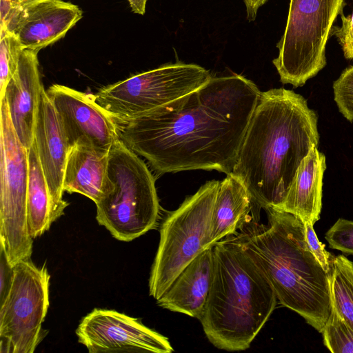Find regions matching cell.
Instances as JSON below:
<instances>
[{"instance_id":"obj_25","label":"cell","mask_w":353,"mask_h":353,"mask_svg":"<svg viewBox=\"0 0 353 353\" xmlns=\"http://www.w3.org/2000/svg\"><path fill=\"white\" fill-rule=\"evenodd\" d=\"M325 238L330 248L353 254V221L339 219L327 231Z\"/></svg>"},{"instance_id":"obj_23","label":"cell","mask_w":353,"mask_h":353,"mask_svg":"<svg viewBox=\"0 0 353 353\" xmlns=\"http://www.w3.org/2000/svg\"><path fill=\"white\" fill-rule=\"evenodd\" d=\"M24 48L18 39L7 30H1L0 42V92L3 95L6 86L14 74L21 52Z\"/></svg>"},{"instance_id":"obj_12","label":"cell","mask_w":353,"mask_h":353,"mask_svg":"<svg viewBox=\"0 0 353 353\" xmlns=\"http://www.w3.org/2000/svg\"><path fill=\"white\" fill-rule=\"evenodd\" d=\"M76 334L90 353H170L165 336L137 319L112 310L94 309L80 321Z\"/></svg>"},{"instance_id":"obj_19","label":"cell","mask_w":353,"mask_h":353,"mask_svg":"<svg viewBox=\"0 0 353 353\" xmlns=\"http://www.w3.org/2000/svg\"><path fill=\"white\" fill-rule=\"evenodd\" d=\"M108 153L77 145L70 150L63 178V191L79 193L95 203L104 186Z\"/></svg>"},{"instance_id":"obj_5","label":"cell","mask_w":353,"mask_h":353,"mask_svg":"<svg viewBox=\"0 0 353 353\" xmlns=\"http://www.w3.org/2000/svg\"><path fill=\"white\" fill-rule=\"evenodd\" d=\"M96 219L116 239L131 241L154 229L159 203L154 176L144 161L119 139L108 154Z\"/></svg>"},{"instance_id":"obj_31","label":"cell","mask_w":353,"mask_h":353,"mask_svg":"<svg viewBox=\"0 0 353 353\" xmlns=\"http://www.w3.org/2000/svg\"><path fill=\"white\" fill-rule=\"evenodd\" d=\"M41 1V0H21L20 5L25 6V5H27V4H29L31 3H34L36 1Z\"/></svg>"},{"instance_id":"obj_26","label":"cell","mask_w":353,"mask_h":353,"mask_svg":"<svg viewBox=\"0 0 353 353\" xmlns=\"http://www.w3.org/2000/svg\"><path fill=\"white\" fill-rule=\"evenodd\" d=\"M304 225L306 242L310 251L321 264L323 270L327 274H330L334 257L325 250V245L319 241L313 228L314 225L309 223H304Z\"/></svg>"},{"instance_id":"obj_11","label":"cell","mask_w":353,"mask_h":353,"mask_svg":"<svg viewBox=\"0 0 353 353\" xmlns=\"http://www.w3.org/2000/svg\"><path fill=\"white\" fill-rule=\"evenodd\" d=\"M46 93L70 150L83 145L108 153L119 139L115 121L96 101L94 94L60 84L52 85Z\"/></svg>"},{"instance_id":"obj_14","label":"cell","mask_w":353,"mask_h":353,"mask_svg":"<svg viewBox=\"0 0 353 353\" xmlns=\"http://www.w3.org/2000/svg\"><path fill=\"white\" fill-rule=\"evenodd\" d=\"M34 140L58 219L68 203L63 199V178L70 148L56 110L44 88L37 111Z\"/></svg>"},{"instance_id":"obj_9","label":"cell","mask_w":353,"mask_h":353,"mask_svg":"<svg viewBox=\"0 0 353 353\" xmlns=\"http://www.w3.org/2000/svg\"><path fill=\"white\" fill-rule=\"evenodd\" d=\"M0 245L14 266L30 259L33 239L28 230V149L19 141L7 103L1 99Z\"/></svg>"},{"instance_id":"obj_24","label":"cell","mask_w":353,"mask_h":353,"mask_svg":"<svg viewBox=\"0 0 353 353\" xmlns=\"http://www.w3.org/2000/svg\"><path fill=\"white\" fill-rule=\"evenodd\" d=\"M334 101L340 112L353 122V65L347 68L334 82Z\"/></svg>"},{"instance_id":"obj_13","label":"cell","mask_w":353,"mask_h":353,"mask_svg":"<svg viewBox=\"0 0 353 353\" xmlns=\"http://www.w3.org/2000/svg\"><path fill=\"white\" fill-rule=\"evenodd\" d=\"M83 17L76 5L62 0H41L19 5L6 30L25 49L39 51L64 37Z\"/></svg>"},{"instance_id":"obj_30","label":"cell","mask_w":353,"mask_h":353,"mask_svg":"<svg viewBox=\"0 0 353 353\" xmlns=\"http://www.w3.org/2000/svg\"><path fill=\"white\" fill-rule=\"evenodd\" d=\"M132 11L134 13L143 15L145 12L147 0H128Z\"/></svg>"},{"instance_id":"obj_6","label":"cell","mask_w":353,"mask_h":353,"mask_svg":"<svg viewBox=\"0 0 353 353\" xmlns=\"http://www.w3.org/2000/svg\"><path fill=\"white\" fill-rule=\"evenodd\" d=\"M219 185L216 180L206 182L162 222L149 279V294L155 300L199 254L213 245L210 228Z\"/></svg>"},{"instance_id":"obj_17","label":"cell","mask_w":353,"mask_h":353,"mask_svg":"<svg viewBox=\"0 0 353 353\" xmlns=\"http://www.w3.org/2000/svg\"><path fill=\"white\" fill-rule=\"evenodd\" d=\"M325 169V155L313 145L300 163L283 203L277 208L314 225L320 219Z\"/></svg>"},{"instance_id":"obj_3","label":"cell","mask_w":353,"mask_h":353,"mask_svg":"<svg viewBox=\"0 0 353 353\" xmlns=\"http://www.w3.org/2000/svg\"><path fill=\"white\" fill-rule=\"evenodd\" d=\"M265 210L268 225L252 219L239 235L279 303L321 333L332 310L329 274L310 251L301 219L277 208Z\"/></svg>"},{"instance_id":"obj_7","label":"cell","mask_w":353,"mask_h":353,"mask_svg":"<svg viewBox=\"0 0 353 353\" xmlns=\"http://www.w3.org/2000/svg\"><path fill=\"white\" fill-rule=\"evenodd\" d=\"M344 0H290L284 32L273 59L280 81L297 88L326 65L325 47Z\"/></svg>"},{"instance_id":"obj_10","label":"cell","mask_w":353,"mask_h":353,"mask_svg":"<svg viewBox=\"0 0 353 353\" xmlns=\"http://www.w3.org/2000/svg\"><path fill=\"white\" fill-rule=\"evenodd\" d=\"M13 268L9 293L0 305V352L32 353L45 337L41 324L50 305V275L30 259Z\"/></svg>"},{"instance_id":"obj_28","label":"cell","mask_w":353,"mask_h":353,"mask_svg":"<svg viewBox=\"0 0 353 353\" xmlns=\"http://www.w3.org/2000/svg\"><path fill=\"white\" fill-rule=\"evenodd\" d=\"M13 267L0 245V305L4 302L9 293L14 276Z\"/></svg>"},{"instance_id":"obj_4","label":"cell","mask_w":353,"mask_h":353,"mask_svg":"<svg viewBox=\"0 0 353 353\" xmlns=\"http://www.w3.org/2000/svg\"><path fill=\"white\" fill-rule=\"evenodd\" d=\"M213 252L212 283L199 321L218 349L245 350L269 319L277 297L239 234L216 242Z\"/></svg>"},{"instance_id":"obj_21","label":"cell","mask_w":353,"mask_h":353,"mask_svg":"<svg viewBox=\"0 0 353 353\" xmlns=\"http://www.w3.org/2000/svg\"><path fill=\"white\" fill-rule=\"evenodd\" d=\"M329 280L332 307L353 331V262L334 257Z\"/></svg>"},{"instance_id":"obj_1","label":"cell","mask_w":353,"mask_h":353,"mask_svg":"<svg viewBox=\"0 0 353 353\" xmlns=\"http://www.w3.org/2000/svg\"><path fill=\"white\" fill-rule=\"evenodd\" d=\"M260 94L241 74L214 77L163 106L114 121L119 139L158 174L215 170L229 174Z\"/></svg>"},{"instance_id":"obj_8","label":"cell","mask_w":353,"mask_h":353,"mask_svg":"<svg viewBox=\"0 0 353 353\" xmlns=\"http://www.w3.org/2000/svg\"><path fill=\"white\" fill-rule=\"evenodd\" d=\"M194 63H166L109 85L94 94L114 120H127L163 106L202 87L212 78Z\"/></svg>"},{"instance_id":"obj_29","label":"cell","mask_w":353,"mask_h":353,"mask_svg":"<svg viewBox=\"0 0 353 353\" xmlns=\"http://www.w3.org/2000/svg\"><path fill=\"white\" fill-rule=\"evenodd\" d=\"M268 0H243L246 11V19L248 21H254L257 15L259 8L263 6Z\"/></svg>"},{"instance_id":"obj_22","label":"cell","mask_w":353,"mask_h":353,"mask_svg":"<svg viewBox=\"0 0 353 353\" xmlns=\"http://www.w3.org/2000/svg\"><path fill=\"white\" fill-rule=\"evenodd\" d=\"M325 346L333 353H353V331L332 307L321 332Z\"/></svg>"},{"instance_id":"obj_16","label":"cell","mask_w":353,"mask_h":353,"mask_svg":"<svg viewBox=\"0 0 353 353\" xmlns=\"http://www.w3.org/2000/svg\"><path fill=\"white\" fill-rule=\"evenodd\" d=\"M213 245L199 254L179 274L157 301L159 306L201 319L213 279Z\"/></svg>"},{"instance_id":"obj_20","label":"cell","mask_w":353,"mask_h":353,"mask_svg":"<svg viewBox=\"0 0 353 353\" xmlns=\"http://www.w3.org/2000/svg\"><path fill=\"white\" fill-rule=\"evenodd\" d=\"M28 161L27 216L29 233L34 239L48 231L57 219L34 140L28 148Z\"/></svg>"},{"instance_id":"obj_2","label":"cell","mask_w":353,"mask_h":353,"mask_svg":"<svg viewBox=\"0 0 353 353\" xmlns=\"http://www.w3.org/2000/svg\"><path fill=\"white\" fill-rule=\"evenodd\" d=\"M318 117L283 88L261 92L231 174L261 208H279L302 160L318 146Z\"/></svg>"},{"instance_id":"obj_32","label":"cell","mask_w":353,"mask_h":353,"mask_svg":"<svg viewBox=\"0 0 353 353\" xmlns=\"http://www.w3.org/2000/svg\"><path fill=\"white\" fill-rule=\"evenodd\" d=\"M9 1H10L17 5H20V3H21V0H9Z\"/></svg>"},{"instance_id":"obj_18","label":"cell","mask_w":353,"mask_h":353,"mask_svg":"<svg viewBox=\"0 0 353 353\" xmlns=\"http://www.w3.org/2000/svg\"><path fill=\"white\" fill-rule=\"evenodd\" d=\"M256 204L243 183L232 174L220 182L214 203L209 240L214 245L225 237L236 234L252 219L250 215Z\"/></svg>"},{"instance_id":"obj_27","label":"cell","mask_w":353,"mask_h":353,"mask_svg":"<svg viewBox=\"0 0 353 353\" xmlns=\"http://www.w3.org/2000/svg\"><path fill=\"white\" fill-rule=\"evenodd\" d=\"M342 24L333 26L331 34L335 36L341 45L346 59H353V13L345 17L341 14Z\"/></svg>"},{"instance_id":"obj_15","label":"cell","mask_w":353,"mask_h":353,"mask_svg":"<svg viewBox=\"0 0 353 353\" xmlns=\"http://www.w3.org/2000/svg\"><path fill=\"white\" fill-rule=\"evenodd\" d=\"M38 51L23 49L17 68L8 82L4 98L20 142L28 149L34 141L39 99L43 88L39 70Z\"/></svg>"}]
</instances>
